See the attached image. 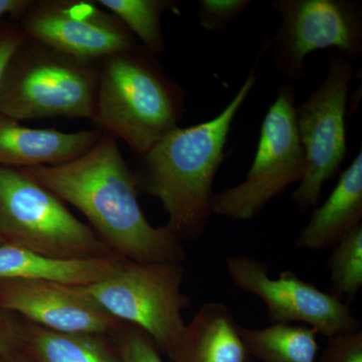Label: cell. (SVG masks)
<instances>
[{"label":"cell","instance_id":"obj_7","mask_svg":"<svg viewBox=\"0 0 362 362\" xmlns=\"http://www.w3.org/2000/svg\"><path fill=\"white\" fill-rule=\"evenodd\" d=\"M294 88L281 85L262 124L256 156L246 180L214 194L213 214L252 220L272 199L301 181L304 150L298 134Z\"/></svg>","mask_w":362,"mask_h":362},{"label":"cell","instance_id":"obj_13","mask_svg":"<svg viewBox=\"0 0 362 362\" xmlns=\"http://www.w3.org/2000/svg\"><path fill=\"white\" fill-rule=\"evenodd\" d=\"M103 131L78 132L33 129L0 113V165L16 168L54 166L80 158L99 141Z\"/></svg>","mask_w":362,"mask_h":362},{"label":"cell","instance_id":"obj_1","mask_svg":"<svg viewBox=\"0 0 362 362\" xmlns=\"http://www.w3.org/2000/svg\"><path fill=\"white\" fill-rule=\"evenodd\" d=\"M42 187L77 207L116 256L140 263H180L185 251L165 226L143 213L137 176L124 160L117 138L103 132L85 156L54 166L23 168Z\"/></svg>","mask_w":362,"mask_h":362},{"label":"cell","instance_id":"obj_11","mask_svg":"<svg viewBox=\"0 0 362 362\" xmlns=\"http://www.w3.org/2000/svg\"><path fill=\"white\" fill-rule=\"evenodd\" d=\"M13 21L28 39L92 63L138 45L122 21L90 0H30Z\"/></svg>","mask_w":362,"mask_h":362},{"label":"cell","instance_id":"obj_28","mask_svg":"<svg viewBox=\"0 0 362 362\" xmlns=\"http://www.w3.org/2000/svg\"><path fill=\"white\" fill-rule=\"evenodd\" d=\"M0 362H14L9 361V359L4 358V357H0Z\"/></svg>","mask_w":362,"mask_h":362},{"label":"cell","instance_id":"obj_25","mask_svg":"<svg viewBox=\"0 0 362 362\" xmlns=\"http://www.w3.org/2000/svg\"><path fill=\"white\" fill-rule=\"evenodd\" d=\"M25 40V33L16 21L11 18L0 21V86L14 52Z\"/></svg>","mask_w":362,"mask_h":362},{"label":"cell","instance_id":"obj_3","mask_svg":"<svg viewBox=\"0 0 362 362\" xmlns=\"http://www.w3.org/2000/svg\"><path fill=\"white\" fill-rule=\"evenodd\" d=\"M185 97L156 57L137 45L100 62L93 122L143 156L178 127Z\"/></svg>","mask_w":362,"mask_h":362},{"label":"cell","instance_id":"obj_15","mask_svg":"<svg viewBox=\"0 0 362 362\" xmlns=\"http://www.w3.org/2000/svg\"><path fill=\"white\" fill-rule=\"evenodd\" d=\"M362 218V151L340 175L322 206L314 207L310 221L300 232L297 246L309 250L334 247Z\"/></svg>","mask_w":362,"mask_h":362},{"label":"cell","instance_id":"obj_18","mask_svg":"<svg viewBox=\"0 0 362 362\" xmlns=\"http://www.w3.org/2000/svg\"><path fill=\"white\" fill-rule=\"evenodd\" d=\"M251 356L262 362H316L318 332L307 325L271 324L250 329L239 325Z\"/></svg>","mask_w":362,"mask_h":362},{"label":"cell","instance_id":"obj_27","mask_svg":"<svg viewBox=\"0 0 362 362\" xmlns=\"http://www.w3.org/2000/svg\"><path fill=\"white\" fill-rule=\"evenodd\" d=\"M16 362H37L33 357L28 356V354H23Z\"/></svg>","mask_w":362,"mask_h":362},{"label":"cell","instance_id":"obj_21","mask_svg":"<svg viewBox=\"0 0 362 362\" xmlns=\"http://www.w3.org/2000/svg\"><path fill=\"white\" fill-rule=\"evenodd\" d=\"M251 4V0H201L197 11L199 25L207 32H223L239 20Z\"/></svg>","mask_w":362,"mask_h":362},{"label":"cell","instance_id":"obj_5","mask_svg":"<svg viewBox=\"0 0 362 362\" xmlns=\"http://www.w3.org/2000/svg\"><path fill=\"white\" fill-rule=\"evenodd\" d=\"M0 235L4 244L47 259L116 256L92 228L23 168L0 165Z\"/></svg>","mask_w":362,"mask_h":362},{"label":"cell","instance_id":"obj_23","mask_svg":"<svg viewBox=\"0 0 362 362\" xmlns=\"http://www.w3.org/2000/svg\"><path fill=\"white\" fill-rule=\"evenodd\" d=\"M26 320L0 306V357L16 362L25 351Z\"/></svg>","mask_w":362,"mask_h":362},{"label":"cell","instance_id":"obj_17","mask_svg":"<svg viewBox=\"0 0 362 362\" xmlns=\"http://www.w3.org/2000/svg\"><path fill=\"white\" fill-rule=\"evenodd\" d=\"M112 338L99 333L56 332L26 320L25 354L37 362H123Z\"/></svg>","mask_w":362,"mask_h":362},{"label":"cell","instance_id":"obj_4","mask_svg":"<svg viewBox=\"0 0 362 362\" xmlns=\"http://www.w3.org/2000/svg\"><path fill=\"white\" fill-rule=\"evenodd\" d=\"M99 63L28 39L14 52L0 86V113L16 121L96 115Z\"/></svg>","mask_w":362,"mask_h":362},{"label":"cell","instance_id":"obj_24","mask_svg":"<svg viewBox=\"0 0 362 362\" xmlns=\"http://www.w3.org/2000/svg\"><path fill=\"white\" fill-rule=\"evenodd\" d=\"M320 362H362V330L328 338Z\"/></svg>","mask_w":362,"mask_h":362},{"label":"cell","instance_id":"obj_20","mask_svg":"<svg viewBox=\"0 0 362 362\" xmlns=\"http://www.w3.org/2000/svg\"><path fill=\"white\" fill-rule=\"evenodd\" d=\"M327 268L331 294L347 305L356 300L362 287V225L335 245Z\"/></svg>","mask_w":362,"mask_h":362},{"label":"cell","instance_id":"obj_26","mask_svg":"<svg viewBox=\"0 0 362 362\" xmlns=\"http://www.w3.org/2000/svg\"><path fill=\"white\" fill-rule=\"evenodd\" d=\"M30 2V0H0V21L18 18Z\"/></svg>","mask_w":362,"mask_h":362},{"label":"cell","instance_id":"obj_12","mask_svg":"<svg viewBox=\"0 0 362 362\" xmlns=\"http://www.w3.org/2000/svg\"><path fill=\"white\" fill-rule=\"evenodd\" d=\"M0 306L56 332L114 337L124 323L78 292L75 286L44 279L0 280Z\"/></svg>","mask_w":362,"mask_h":362},{"label":"cell","instance_id":"obj_19","mask_svg":"<svg viewBox=\"0 0 362 362\" xmlns=\"http://www.w3.org/2000/svg\"><path fill=\"white\" fill-rule=\"evenodd\" d=\"M98 4L116 16L133 35L139 37L142 47L152 54L165 51L162 30L163 13L175 11L177 2L173 0H98Z\"/></svg>","mask_w":362,"mask_h":362},{"label":"cell","instance_id":"obj_29","mask_svg":"<svg viewBox=\"0 0 362 362\" xmlns=\"http://www.w3.org/2000/svg\"><path fill=\"white\" fill-rule=\"evenodd\" d=\"M2 245H4V240L2 239L1 235H0V246H2Z\"/></svg>","mask_w":362,"mask_h":362},{"label":"cell","instance_id":"obj_2","mask_svg":"<svg viewBox=\"0 0 362 362\" xmlns=\"http://www.w3.org/2000/svg\"><path fill=\"white\" fill-rule=\"evenodd\" d=\"M256 66L218 116L176 128L140 156L139 190L160 201L168 216L164 226L180 243L199 239L213 216L214 178L235 116L256 85Z\"/></svg>","mask_w":362,"mask_h":362},{"label":"cell","instance_id":"obj_8","mask_svg":"<svg viewBox=\"0 0 362 362\" xmlns=\"http://www.w3.org/2000/svg\"><path fill=\"white\" fill-rule=\"evenodd\" d=\"M354 76L351 61L338 52L331 54L323 82L297 108L304 173L291 199L302 213L318 206L324 182L339 173L346 157L345 111Z\"/></svg>","mask_w":362,"mask_h":362},{"label":"cell","instance_id":"obj_30","mask_svg":"<svg viewBox=\"0 0 362 362\" xmlns=\"http://www.w3.org/2000/svg\"><path fill=\"white\" fill-rule=\"evenodd\" d=\"M250 362H254V361H250Z\"/></svg>","mask_w":362,"mask_h":362},{"label":"cell","instance_id":"obj_6","mask_svg":"<svg viewBox=\"0 0 362 362\" xmlns=\"http://www.w3.org/2000/svg\"><path fill=\"white\" fill-rule=\"evenodd\" d=\"M185 275L182 264L124 259L108 277L75 287L117 320L144 331L173 359L187 327L183 311L190 306Z\"/></svg>","mask_w":362,"mask_h":362},{"label":"cell","instance_id":"obj_22","mask_svg":"<svg viewBox=\"0 0 362 362\" xmlns=\"http://www.w3.org/2000/svg\"><path fill=\"white\" fill-rule=\"evenodd\" d=\"M113 337L123 362H163L153 340L134 325L124 322Z\"/></svg>","mask_w":362,"mask_h":362},{"label":"cell","instance_id":"obj_14","mask_svg":"<svg viewBox=\"0 0 362 362\" xmlns=\"http://www.w3.org/2000/svg\"><path fill=\"white\" fill-rule=\"evenodd\" d=\"M175 362H250L233 312L220 302L204 303L185 327Z\"/></svg>","mask_w":362,"mask_h":362},{"label":"cell","instance_id":"obj_10","mask_svg":"<svg viewBox=\"0 0 362 362\" xmlns=\"http://www.w3.org/2000/svg\"><path fill=\"white\" fill-rule=\"evenodd\" d=\"M226 266L233 284L265 303L271 324L304 323L327 339L362 330L349 305L292 271L271 278L266 263L244 255L228 256Z\"/></svg>","mask_w":362,"mask_h":362},{"label":"cell","instance_id":"obj_9","mask_svg":"<svg viewBox=\"0 0 362 362\" xmlns=\"http://www.w3.org/2000/svg\"><path fill=\"white\" fill-rule=\"evenodd\" d=\"M281 25L270 44L276 70L291 81L306 75L305 59L337 47L354 61L362 54V4L357 0H276Z\"/></svg>","mask_w":362,"mask_h":362},{"label":"cell","instance_id":"obj_16","mask_svg":"<svg viewBox=\"0 0 362 362\" xmlns=\"http://www.w3.org/2000/svg\"><path fill=\"white\" fill-rule=\"evenodd\" d=\"M124 259L112 256L82 261H59L4 244L0 246V280L44 279L65 285L87 286L112 275Z\"/></svg>","mask_w":362,"mask_h":362}]
</instances>
